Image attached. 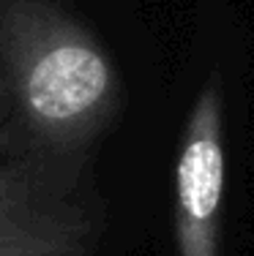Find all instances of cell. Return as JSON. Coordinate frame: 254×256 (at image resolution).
<instances>
[{
  "instance_id": "3957f363",
  "label": "cell",
  "mask_w": 254,
  "mask_h": 256,
  "mask_svg": "<svg viewBox=\"0 0 254 256\" xmlns=\"http://www.w3.org/2000/svg\"><path fill=\"white\" fill-rule=\"evenodd\" d=\"M224 178V96L219 76H210L189 112L175 161L178 256H221Z\"/></svg>"
},
{
  "instance_id": "6da1fadb",
  "label": "cell",
  "mask_w": 254,
  "mask_h": 256,
  "mask_svg": "<svg viewBox=\"0 0 254 256\" xmlns=\"http://www.w3.org/2000/svg\"><path fill=\"white\" fill-rule=\"evenodd\" d=\"M123 109L112 54L58 0H0V120L55 156H93Z\"/></svg>"
},
{
  "instance_id": "7a4b0ae2",
  "label": "cell",
  "mask_w": 254,
  "mask_h": 256,
  "mask_svg": "<svg viewBox=\"0 0 254 256\" xmlns=\"http://www.w3.org/2000/svg\"><path fill=\"white\" fill-rule=\"evenodd\" d=\"M104 202L93 156H55L0 120V256H96Z\"/></svg>"
}]
</instances>
